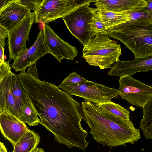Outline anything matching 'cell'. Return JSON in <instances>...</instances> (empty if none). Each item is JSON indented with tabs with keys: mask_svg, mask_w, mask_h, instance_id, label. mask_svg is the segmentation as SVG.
Masks as SVG:
<instances>
[{
	"mask_svg": "<svg viewBox=\"0 0 152 152\" xmlns=\"http://www.w3.org/2000/svg\"><path fill=\"white\" fill-rule=\"evenodd\" d=\"M36 62L34 63L29 66L27 70V73L30 75L38 78V74L36 66Z\"/></svg>",
	"mask_w": 152,
	"mask_h": 152,
	"instance_id": "cell-28",
	"label": "cell"
},
{
	"mask_svg": "<svg viewBox=\"0 0 152 152\" xmlns=\"http://www.w3.org/2000/svg\"><path fill=\"white\" fill-rule=\"evenodd\" d=\"M93 1L89 0L62 18L72 34L83 46L92 38L94 12L89 6Z\"/></svg>",
	"mask_w": 152,
	"mask_h": 152,
	"instance_id": "cell-6",
	"label": "cell"
},
{
	"mask_svg": "<svg viewBox=\"0 0 152 152\" xmlns=\"http://www.w3.org/2000/svg\"><path fill=\"white\" fill-rule=\"evenodd\" d=\"M82 119L89 126V132L96 142L108 147H115L127 143L134 144L141 137L130 121H125L99 108L96 103L83 101L81 103Z\"/></svg>",
	"mask_w": 152,
	"mask_h": 152,
	"instance_id": "cell-2",
	"label": "cell"
},
{
	"mask_svg": "<svg viewBox=\"0 0 152 152\" xmlns=\"http://www.w3.org/2000/svg\"><path fill=\"white\" fill-rule=\"evenodd\" d=\"M71 96L82 98L85 101L96 104L111 102L121 93L118 90L87 80L78 83L62 84L58 86Z\"/></svg>",
	"mask_w": 152,
	"mask_h": 152,
	"instance_id": "cell-5",
	"label": "cell"
},
{
	"mask_svg": "<svg viewBox=\"0 0 152 152\" xmlns=\"http://www.w3.org/2000/svg\"><path fill=\"white\" fill-rule=\"evenodd\" d=\"M47 53L49 51L45 45L43 30L39 33L34 44L28 49L21 53L10 65L16 72H21Z\"/></svg>",
	"mask_w": 152,
	"mask_h": 152,
	"instance_id": "cell-11",
	"label": "cell"
},
{
	"mask_svg": "<svg viewBox=\"0 0 152 152\" xmlns=\"http://www.w3.org/2000/svg\"><path fill=\"white\" fill-rule=\"evenodd\" d=\"M96 8L116 12H135L147 6L145 0H93Z\"/></svg>",
	"mask_w": 152,
	"mask_h": 152,
	"instance_id": "cell-15",
	"label": "cell"
},
{
	"mask_svg": "<svg viewBox=\"0 0 152 152\" xmlns=\"http://www.w3.org/2000/svg\"><path fill=\"white\" fill-rule=\"evenodd\" d=\"M119 77L118 90L121 97L131 104L142 108L152 95V86L129 75Z\"/></svg>",
	"mask_w": 152,
	"mask_h": 152,
	"instance_id": "cell-8",
	"label": "cell"
},
{
	"mask_svg": "<svg viewBox=\"0 0 152 152\" xmlns=\"http://www.w3.org/2000/svg\"><path fill=\"white\" fill-rule=\"evenodd\" d=\"M9 63V60L6 61H0V81L12 72Z\"/></svg>",
	"mask_w": 152,
	"mask_h": 152,
	"instance_id": "cell-26",
	"label": "cell"
},
{
	"mask_svg": "<svg viewBox=\"0 0 152 152\" xmlns=\"http://www.w3.org/2000/svg\"><path fill=\"white\" fill-rule=\"evenodd\" d=\"M96 9L107 30L115 26L126 23L132 19L131 12H116Z\"/></svg>",
	"mask_w": 152,
	"mask_h": 152,
	"instance_id": "cell-18",
	"label": "cell"
},
{
	"mask_svg": "<svg viewBox=\"0 0 152 152\" xmlns=\"http://www.w3.org/2000/svg\"><path fill=\"white\" fill-rule=\"evenodd\" d=\"M0 128L1 134L13 147L28 129L25 123L7 112L0 113Z\"/></svg>",
	"mask_w": 152,
	"mask_h": 152,
	"instance_id": "cell-13",
	"label": "cell"
},
{
	"mask_svg": "<svg viewBox=\"0 0 152 152\" xmlns=\"http://www.w3.org/2000/svg\"><path fill=\"white\" fill-rule=\"evenodd\" d=\"M147 6L142 10L148 13L152 16V0H145Z\"/></svg>",
	"mask_w": 152,
	"mask_h": 152,
	"instance_id": "cell-29",
	"label": "cell"
},
{
	"mask_svg": "<svg viewBox=\"0 0 152 152\" xmlns=\"http://www.w3.org/2000/svg\"><path fill=\"white\" fill-rule=\"evenodd\" d=\"M17 76L40 118L39 124L52 133L59 144L86 150L88 134L81 125V104L58 86L41 81L25 70Z\"/></svg>",
	"mask_w": 152,
	"mask_h": 152,
	"instance_id": "cell-1",
	"label": "cell"
},
{
	"mask_svg": "<svg viewBox=\"0 0 152 152\" xmlns=\"http://www.w3.org/2000/svg\"><path fill=\"white\" fill-rule=\"evenodd\" d=\"M33 152H45L43 149L42 148H37Z\"/></svg>",
	"mask_w": 152,
	"mask_h": 152,
	"instance_id": "cell-33",
	"label": "cell"
},
{
	"mask_svg": "<svg viewBox=\"0 0 152 152\" xmlns=\"http://www.w3.org/2000/svg\"><path fill=\"white\" fill-rule=\"evenodd\" d=\"M152 70V56L144 58H135L132 60H119L112 67L108 74L110 76L120 77L124 75L132 76L140 72Z\"/></svg>",
	"mask_w": 152,
	"mask_h": 152,
	"instance_id": "cell-14",
	"label": "cell"
},
{
	"mask_svg": "<svg viewBox=\"0 0 152 152\" xmlns=\"http://www.w3.org/2000/svg\"><path fill=\"white\" fill-rule=\"evenodd\" d=\"M87 80L82 77L75 72L70 73L64 79L61 84H71L78 83L86 81Z\"/></svg>",
	"mask_w": 152,
	"mask_h": 152,
	"instance_id": "cell-24",
	"label": "cell"
},
{
	"mask_svg": "<svg viewBox=\"0 0 152 152\" xmlns=\"http://www.w3.org/2000/svg\"><path fill=\"white\" fill-rule=\"evenodd\" d=\"M0 61H5L4 58V50L3 47L0 45Z\"/></svg>",
	"mask_w": 152,
	"mask_h": 152,
	"instance_id": "cell-30",
	"label": "cell"
},
{
	"mask_svg": "<svg viewBox=\"0 0 152 152\" xmlns=\"http://www.w3.org/2000/svg\"><path fill=\"white\" fill-rule=\"evenodd\" d=\"M35 16L34 12H31L16 27L8 32L10 61L14 60L21 53L28 49L26 42L27 40L29 41V32Z\"/></svg>",
	"mask_w": 152,
	"mask_h": 152,
	"instance_id": "cell-9",
	"label": "cell"
},
{
	"mask_svg": "<svg viewBox=\"0 0 152 152\" xmlns=\"http://www.w3.org/2000/svg\"><path fill=\"white\" fill-rule=\"evenodd\" d=\"M0 152H8L3 143L0 142Z\"/></svg>",
	"mask_w": 152,
	"mask_h": 152,
	"instance_id": "cell-32",
	"label": "cell"
},
{
	"mask_svg": "<svg viewBox=\"0 0 152 152\" xmlns=\"http://www.w3.org/2000/svg\"><path fill=\"white\" fill-rule=\"evenodd\" d=\"M89 0H43L37 10L34 12L33 23H46L62 18Z\"/></svg>",
	"mask_w": 152,
	"mask_h": 152,
	"instance_id": "cell-7",
	"label": "cell"
},
{
	"mask_svg": "<svg viewBox=\"0 0 152 152\" xmlns=\"http://www.w3.org/2000/svg\"><path fill=\"white\" fill-rule=\"evenodd\" d=\"M30 10L22 4L20 0H10L0 9V26L10 31L30 13Z\"/></svg>",
	"mask_w": 152,
	"mask_h": 152,
	"instance_id": "cell-12",
	"label": "cell"
},
{
	"mask_svg": "<svg viewBox=\"0 0 152 152\" xmlns=\"http://www.w3.org/2000/svg\"><path fill=\"white\" fill-rule=\"evenodd\" d=\"M142 108L143 116L140 122V128L145 138L152 139V95Z\"/></svg>",
	"mask_w": 152,
	"mask_h": 152,
	"instance_id": "cell-20",
	"label": "cell"
},
{
	"mask_svg": "<svg viewBox=\"0 0 152 152\" xmlns=\"http://www.w3.org/2000/svg\"><path fill=\"white\" fill-rule=\"evenodd\" d=\"M107 33L100 32L83 46L82 57L90 65L100 69L112 68L122 55L121 45L111 39Z\"/></svg>",
	"mask_w": 152,
	"mask_h": 152,
	"instance_id": "cell-4",
	"label": "cell"
},
{
	"mask_svg": "<svg viewBox=\"0 0 152 152\" xmlns=\"http://www.w3.org/2000/svg\"><path fill=\"white\" fill-rule=\"evenodd\" d=\"M12 73L0 81V113L7 112L19 119V114L12 89Z\"/></svg>",
	"mask_w": 152,
	"mask_h": 152,
	"instance_id": "cell-16",
	"label": "cell"
},
{
	"mask_svg": "<svg viewBox=\"0 0 152 152\" xmlns=\"http://www.w3.org/2000/svg\"><path fill=\"white\" fill-rule=\"evenodd\" d=\"M40 141L38 133L28 128L13 147L12 152H33Z\"/></svg>",
	"mask_w": 152,
	"mask_h": 152,
	"instance_id": "cell-17",
	"label": "cell"
},
{
	"mask_svg": "<svg viewBox=\"0 0 152 152\" xmlns=\"http://www.w3.org/2000/svg\"><path fill=\"white\" fill-rule=\"evenodd\" d=\"M43 31L45 45L60 63L64 59L73 60L77 57V48L61 39L48 24H44Z\"/></svg>",
	"mask_w": 152,
	"mask_h": 152,
	"instance_id": "cell-10",
	"label": "cell"
},
{
	"mask_svg": "<svg viewBox=\"0 0 152 152\" xmlns=\"http://www.w3.org/2000/svg\"><path fill=\"white\" fill-rule=\"evenodd\" d=\"M111 37L121 42L134 53L135 58L152 56V20L131 19L107 30Z\"/></svg>",
	"mask_w": 152,
	"mask_h": 152,
	"instance_id": "cell-3",
	"label": "cell"
},
{
	"mask_svg": "<svg viewBox=\"0 0 152 152\" xmlns=\"http://www.w3.org/2000/svg\"><path fill=\"white\" fill-rule=\"evenodd\" d=\"M12 89L19 114V120L24 106L31 100L17 75L13 73L12 76Z\"/></svg>",
	"mask_w": 152,
	"mask_h": 152,
	"instance_id": "cell-19",
	"label": "cell"
},
{
	"mask_svg": "<svg viewBox=\"0 0 152 152\" xmlns=\"http://www.w3.org/2000/svg\"><path fill=\"white\" fill-rule=\"evenodd\" d=\"M20 3L34 12L38 10L43 0H20Z\"/></svg>",
	"mask_w": 152,
	"mask_h": 152,
	"instance_id": "cell-25",
	"label": "cell"
},
{
	"mask_svg": "<svg viewBox=\"0 0 152 152\" xmlns=\"http://www.w3.org/2000/svg\"><path fill=\"white\" fill-rule=\"evenodd\" d=\"M19 120L31 126H37L40 123V120L31 101L24 106Z\"/></svg>",
	"mask_w": 152,
	"mask_h": 152,
	"instance_id": "cell-22",
	"label": "cell"
},
{
	"mask_svg": "<svg viewBox=\"0 0 152 152\" xmlns=\"http://www.w3.org/2000/svg\"><path fill=\"white\" fill-rule=\"evenodd\" d=\"M94 18L92 38L98 33L103 32L107 34V30L103 23L99 13L96 8H93Z\"/></svg>",
	"mask_w": 152,
	"mask_h": 152,
	"instance_id": "cell-23",
	"label": "cell"
},
{
	"mask_svg": "<svg viewBox=\"0 0 152 152\" xmlns=\"http://www.w3.org/2000/svg\"><path fill=\"white\" fill-rule=\"evenodd\" d=\"M8 36V31L4 28L0 26V45L3 48L5 45V39Z\"/></svg>",
	"mask_w": 152,
	"mask_h": 152,
	"instance_id": "cell-27",
	"label": "cell"
},
{
	"mask_svg": "<svg viewBox=\"0 0 152 152\" xmlns=\"http://www.w3.org/2000/svg\"><path fill=\"white\" fill-rule=\"evenodd\" d=\"M10 0H0V9H1L3 7L6 6L7 4L10 1Z\"/></svg>",
	"mask_w": 152,
	"mask_h": 152,
	"instance_id": "cell-31",
	"label": "cell"
},
{
	"mask_svg": "<svg viewBox=\"0 0 152 152\" xmlns=\"http://www.w3.org/2000/svg\"><path fill=\"white\" fill-rule=\"evenodd\" d=\"M102 110L113 115L125 121L129 120L130 111L119 104L112 101L96 104Z\"/></svg>",
	"mask_w": 152,
	"mask_h": 152,
	"instance_id": "cell-21",
	"label": "cell"
}]
</instances>
